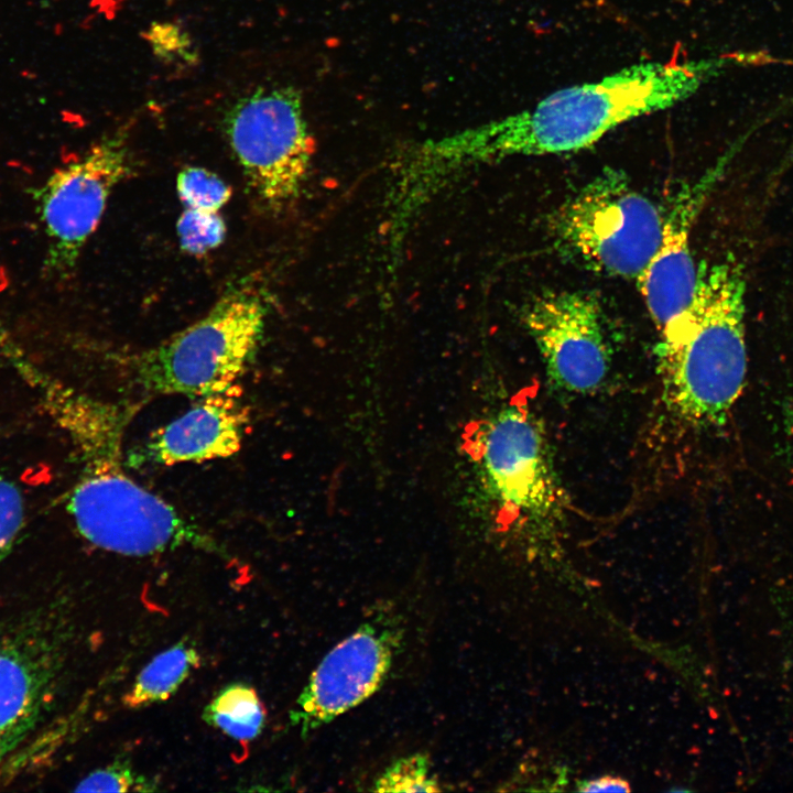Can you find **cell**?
<instances>
[{
	"instance_id": "8992f818",
	"label": "cell",
	"mask_w": 793,
	"mask_h": 793,
	"mask_svg": "<svg viewBox=\"0 0 793 793\" xmlns=\"http://www.w3.org/2000/svg\"><path fill=\"white\" fill-rule=\"evenodd\" d=\"M228 143L257 197L280 210L306 181L315 142L300 91L292 86L258 87L225 111Z\"/></svg>"
},
{
	"instance_id": "e0dca14e",
	"label": "cell",
	"mask_w": 793,
	"mask_h": 793,
	"mask_svg": "<svg viewBox=\"0 0 793 793\" xmlns=\"http://www.w3.org/2000/svg\"><path fill=\"white\" fill-rule=\"evenodd\" d=\"M377 792H437V779L432 774L428 759L421 753L404 757L388 767L376 780Z\"/></svg>"
},
{
	"instance_id": "5b68a950",
	"label": "cell",
	"mask_w": 793,
	"mask_h": 793,
	"mask_svg": "<svg viewBox=\"0 0 793 793\" xmlns=\"http://www.w3.org/2000/svg\"><path fill=\"white\" fill-rule=\"evenodd\" d=\"M664 214L618 170L606 169L550 221L557 249L609 276L637 279L655 253Z\"/></svg>"
},
{
	"instance_id": "6da1fadb",
	"label": "cell",
	"mask_w": 793,
	"mask_h": 793,
	"mask_svg": "<svg viewBox=\"0 0 793 793\" xmlns=\"http://www.w3.org/2000/svg\"><path fill=\"white\" fill-rule=\"evenodd\" d=\"M761 61L754 53H730L638 63L554 91L517 113L408 145L402 173L419 196L434 199L471 167L587 149L622 123L685 100L730 68Z\"/></svg>"
},
{
	"instance_id": "ba28073f",
	"label": "cell",
	"mask_w": 793,
	"mask_h": 793,
	"mask_svg": "<svg viewBox=\"0 0 793 793\" xmlns=\"http://www.w3.org/2000/svg\"><path fill=\"white\" fill-rule=\"evenodd\" d=\"M65 633L51 612H33L0 634V764L50 711L66 662Z\"/></svg>"
},
{
	"instance_id": "ffe728a7",
	"label": "cell",
	"mask_w": 793,
	"mask_h": 793,
	"mask_svg": "<svg viewBox=\"0 0 793 793\" xmlns=\"http://www.w3.org/2000/svg\"><path fill=\"white\" fill-rule=\"evenodd\" d=\"M25 523V504L17 484L0 474V563L12 550Z\"/></svg>"
},
{
	"instance_id": "2e32d148",
	"label": "cell",
	"mask_w": 793,
	"mask_h": 793,
	"mask_svg": "<svg viewBox=\"0 0 793 793\" xmlns=\"http://www.w3.org/2000/svg\"><path fill=\"white\" fill-rule=\"evenodd\" d=\"M176 191L185 208L218 213L231 197V188L213 172L184 167L176 177Z\"/></svg>"
},
{
	"instance_id": "7c38bea8",
	"label": "cell",
	"mask_w": 793,
	"mask_h": 793,
	"mask_svg": "<svg viewBox=\"0 0 793 793\" xmlns=\"http://www.w3.org/2000/svg\"><path fill=\"white\" fill-rule=\"evenodd\" d=\"M735 149L700 176L684 185L664 214L660 243L637 278L638 289L659 332L691 304L698 269L691 250V235L707 198L724 175Z\"/></svg>"
},
{
	"instance_id": "5bb4252c",
	"label": "cell",
	"mask_w": 793,
	"mask_h": 793,
	"mask_svg": "<svg viewBox=\"0 0 793 793\" xmlns=\"http://www.w3.org/2000/svg\"><path fill=\"white\" fill-rule=\"evenodd\" d=\"M200 656L188 642H178L156 654L138 674L123 697L124 706L141 708L170 698L198 666Z\"/></svg>"
},
{
	"instance_id": "30bf717a",
	"label": "cell",
	"mask_w": 793,
	"mask_h": 793,
	"mask_svg": "<svg viewBox=\"0 0 793 793\" xmlns=\"http://www.w3.org/2000/svg\"><path fill=\"white\" fill-rule=\"evenodd\" d=\"M523 322L548 378L571 393H589L606 379L610 349L599 302L582 291H546L523 308Z\"/></svg>"
},
{
	"instance_id": "d6986e66",
	"label": "cell",
	"mask_w": 793,
	"mask_h": 793,
	"mask_svg": "<svg viewBox=\"0 0 793 793\" xmlns=\"http://www.w3.org/2000/svg\"><path fill=\"white\" fill-rule=\"evenodd\" d=\"M153 784L138 775L126 762L116 761L89 773L76 785V792L153 791Z\"/></svg>"
},
{
	"instance_id": "8fae6325",
	"label": "cell",
	"mask_w": 793,
	"mask_h": 793,
	"mask_svg": "<svg viewBox=\"0 0 793 793\" xmlns=\"http://www.w3.org/2000/svg\"><path fill=\"white\" fill-rule=\"evenodd\" d=\"M477 448L486 480L504 508L537 522L555 519L557 481L544 434L526 409L499 411L480 431Z\"/></svg>"
},
{
	"instance_id": "ac0fdd59",
	"label": "cell",
	"mask_w": 793,
	"mask_h": 793,
	"mask_svg": "<svg viewBox=\"0 0 793 793\" xmlns=\"http://www.w3.org/2000/svg\"><path fill=\"white\" fill-rule=\"evenodd\" d=\"M181 247L191 254H204L225 239L226 226L218 213L185 208L176 224Z\"/></svg>"
},
{
	"instance_id": "9c48e42d",
	"label": "cell",
	"mask_w": 793,
	"mask_h": 793,
	"mask_svg": "<svg viewBox=\"0 0 793 793\" xmlns=\"http://www.w3.org/2000/svg\"><path fill=\"white\" fill-rule=\"evenodd\" d=\"M403 629L377 617L335 645L321 661L290 713L308 734L366 700L383 684L400 652Z\"/></svg>"
},
{
	"instance_id": "44dd1931",
	"label": "cell",
	"mask_w": 793,
	"mask_h": 793,
	"mask_svg": "<svg viewBox=\"0 0 793 793\" xmlns=\"http://www.w3.org/2000/svg\"><path fill=\"white\" fill-rule=\"evenodd\" d=\"M153 52L162 59L195 61L189 36L183 29L171 22L152 23L145 33Z\"/></svg>"
},
{
	"instance_id": "3957f363",
	"label": "cell",
	"mask_w": 793,
	"mask_h": 793,
	"mask_svg": "<svg viewBox=\"0 0 793 793\" xmlns=\"http://www.w3.org/2000/svg\"><path fill=\"white\" fill-rule=\"evenodd\" d=\"M746 290L734 257L703 263L691 304L659 332L662 401L694 427L723 425L743 389Z\"/></svg>"
},
{
	"instance_id": "52a82bcc",
	"label": "cell",
	"mask_w": 793,
	"mask_h": 793,
	"mask_svg": "<svg viewBox=\"0 0 793 793\" xmlns=\"http://www.w3.org/2000/svg\"><path fill=\"white\" fill-rule=\"evenodd\" d=\"M133 171L124 132L105 137L79 159L54 171L32 191L45 235L47 271L64 275L77 263L113 188Z\"/></svg>"
},
{
	"instance_id": "4fadbf2b",
	"label": "cell",
	"mask_w": 793,
	"mask_h": 793,
	"mask_svg": "<svg viewBox=\"0 0 793 793\" xmlns=\"http://www.w3.org/2000/svg\"><path fill=\"white\" fill-rule=\"evenodd\" d=\"M250 422L235 385L199 398L184 414L156 428L126 457L127 467L204 463L237 454Z\"/></svg>"
},
{
	"instance_id": "603a6c76",
	"label": "cell",
	"mask_w": 793,
	"mask_h": 793,
	"mask_svg": "<svg viewBox=\"0 0 793 793\" xmlns=\"http://www.w3.org/2000/svg\"><path fill=\"white\" fill-rule=\"evenodd\" d=\"M785 425H786V431H787L790 441L793 444V398L791 399V402L787 405V410H786V414H785Z\"/></svg>"
},
{
	"instance_id": "7402d4cb",
	"label": "cell",
	"mask_w": 793,
	"mask_h": 793,
	"mask_svg": "<svg viewBox=\"0 0 793 793\" xmlns=\"http://www.w3.org/2000/svg\"><path fill=\"white\" fill-rule=\"evenodd\" d=\"M583 792H608V791H620L629 792V783L620 778H613L610 775L602 776L597 780H593L584 786L579 787Z\"/></svg>"
},
{
	"instance_id": "7a4b0ae2",
	"label": "cell",
	"mask_w": 793,
	"mask_h": 793,
	"mask_svg": "<svg viewBox=\"0 0 793 793\" xmlns=\"http://www.w3.org/2000/svg\"><path fill=\"white\" fill-rule=\"evenodd\" d=\"M1 350L79 461L66 511L83 539L101 550L146 556L192 547L224 556L217 541L127 471L123 441L139 403L91 395L34 365L9 340Z\"/></svg>"
},
{
	"instance_id": "9a60e30c",
	"label": "cell",
	"mask_w": 793,
	"mask_h": 793,
	"mask_svg": "<svg viewBox=\"0 0 793 793\" xmlns=\"http://www.w3.org/2000/svg\"><path fill=\"white\" fill-rule=\"evenodd\" d=\"M203 719L232 739L257 738L265 723V711L254 688L242 683L224 687L203 710Z\"/></svg>"
},
{
	"instance_id": "277c9868",
	"label": "cell",
	"mask_w": 793,
	"mask_h": 793,
	"mask_svg": "<svg viewBox=\"0 0 793 793\" xmlns=\"http://www.w3.org/2000/svg\"><path fill=\"white\" fill-rule=\"evenodd\" d=\"M267 313L256 289L226 292L200 319L132 356L134 387L146 397L202 398L229 390L256 357Z\"/></svg>"
}]
</instances>
